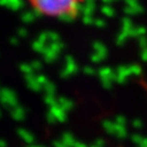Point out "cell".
Segmentation results:
<instances>
[{"label": "cell", "mask_w": 147, "mask_h": 147, "mask_svg": "<svg viewBox=\"0 0 147 147\" xmlns=\"http://www.w3.org/2000/svg\"><path fill=\"white\" fill-rule=\"evenodd\" d=\"M81 5L79 1H30V6L32 10L38 15L44 17L60 18V20H72L79 16L81 12Z\"/></svg>", "instance_id": "1"}]
</instances>
